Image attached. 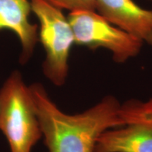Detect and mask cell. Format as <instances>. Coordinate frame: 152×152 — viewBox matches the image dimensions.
<instances>
[{"label":"cell","mask_w":152,"mask_h":152,"mask_svg":"<svg viewBox=\"0 0 152 152\" xmlns=\"http://www.w3.org/2000/svg\"><path fill=\"white\" fill-rule=\"evenodd\" d=\"M29 89L49 152H94L102 133L123 124L121 104L113 96L70 115L58 109L40 83L32 84Z\"/></svg>","instance_id":"1"},{"label":"cell","mask_w":152,"mask_h":152,"mask_svg":"<svg viewBox=\"0 0 152 152\" xmlns=\"http://www.w3.org/2000/svg\"><path fill=\"white\" fill-rule=\"evenodd\" d=\"M123 124L101 134L94 152H152V97L121 104Z\"/></svg>","instance_id":"5"},{"label":"cell","mask_w":152,"mask_h":152,"mask_svg":"<svg viewBox=\"0 0 152 152\" xmlns=\"http://www.w3.org/2000/svg\"><path fill=\"white\" fill-rule=\"evenodd\" d=\"M0 130L11 152H31L42 136L29 86L18 71L9 76L0 90Z\"/></svg>","instance_id":"2"},{"label":"cell","mask_w":152,"mask_h":152,"mask_svg":"<svg viewBox=\"0 0 152 152\" xmlns=\"http://www.w3.org/2000/svg\"><path fill=\"white\" fill-rule=\"evenodd\" d=\"M54 7L60 9H68L72 11H96L97 0H47Z\"/></svg>","instance_id":"8"},{"label":"cell","mask_w":152,"mask_h":152,"mask_svg":"<svg viewBox=\"0 0 152 152\" xmlns=\"http://www.w3.org/2000/svg\"><path fill=\"white\" fill-rule=\"evenodd\" d=\"M32 11L40 23L39 39L46 52L43 63L45 77L54 85L63 86L69 71L70 51L75 44L73 30L61 9L47 0H30Z\"/></svg>","instance_id":"3"},{"label":"cell","mask_w":152,"mask_h":152,"mask_svg":"<svg viewBox=\"0 0 152 152\" xmlns=\"http://www.w3.org/2000/svg\"><path fill=\"white\" fill-rule=\"evenodd\" d=\"M96 11L116 27L152 47V10L132 0H97Z\"/></svg>","instance_id":"6"},{"label":"cell","mask_w":152,"mask_h":152,"mask_svg":"<svg viewBox=\"0 0 152 152\" xmlns=\"http://www.w3.org/2000/svg\"><path fill=\"white\" fill-rule=\"evenodd\" d=\"M31 10L30 0H0V30H11L18 36L22 47L21 64L29 61L39 39L37 26L29 20Z\"/></svg>","instance_id":"7"},{"label":"cell","mask_w":152,"mask_h":152,"mask_svg":"<svg viewBox=\"0 0 152 152\" xmlns=\"http://www.w3.org/2000/svg\"><path fill=\"white\" fill-rule=\"evenodd\" d=\"M75 44L90 49L103 48L117 64L137 56L143 42L116 27L96 11H72L68 16Z\"/></svg>","instance_id":"4"}]
</instances>
